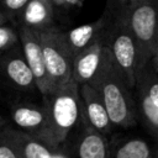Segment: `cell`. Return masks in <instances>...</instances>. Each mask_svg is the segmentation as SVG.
<instances>
[{
  "instance_id": "obj_1",
  "label": "cell",
  "mask_w": 158,
  "mask_h": 158,
  "mask_svg": "<svg viewBox=\"0 0 158 158\" xmlns=\"http://www.w3.org/2000/svg\"><path fill=\"white\" fill-rule=\"evenodd\" d=\"M89 85L100 93L114 127L128 128L136 125L138 118L136 99L112 57Z\"/></svg>"
},
{
  "instance_id": "obj_2",
  "label": "cell",
  "mask_w": 158,
  "mask_h": 158,
  "mask_svg": "<svg viewBox=\"0 0 158 158\" xmlns=\"http://www.w3.org/2000/svg\"><path fill=\"white\" fill-rule=\"evenodd\" d=\"M43 100L48 117L44 142L58 149L81 118L79 85L72 79L65 86L43 96Z\"/></svg>"
},
{
  "instance_id": "obj_3",
  "label": "cell",
  "mask_w": 158,
  "mask_h": 158,
  "mask_svg": "<svg viewBox=\"0 0 158 158\" xmlns=\"http://www.w3.org/2000/svg\"><path fill=\"white\" fill-rule=\"evenodd\" d=\"M112 10V21L106 36V46L109 47L115 64L122 73L128 86L133 90L136 86L137 74L139 72L138 49L133 35L127 25L122 6L116 2Z\"/></svg>"
},
{
  "instance_id": "obj_4",
  "label": "cell",
  "mask_w": 158,
  "mask_h": 158,
  "mask_svg": "<svg viewBox=\"0 0 158 158\" xmlns=\"http://www.w3.org/2000/svg\"><path fill=\"white\" fill-rule=\"evenodd\" d=\"M122 9L137 44L141 70L156 54L158 36V0H141L122 6Z\"/></svg>"
},
{
  "instance_id": "obj_5",
  "label": "cell",
  "mask_w": 158,
  "mask_h": 158,
  "mask_svg": "<svg viewBox=\"0 0 158 158\" xmlns=\"http://www.w3.org/2000/svg\"><path fill=\"white\" fill-rule=\"evenodd\" d=\"M43 59L49 79V93L65 86L73 79L74 54L67 44L63 31L56 25L40 31Z\"/></svg>"
},
{
  "instance_id": "obj_6",
  "label": "cell",
  "mask_w": 158,
  "mask_h": 158,
  "mask_svg": "<svg viewBox=\"0 0 158 158\" xmlns=\"http://www.w3.org/2000/svg\"><path fill=\"white\" fill-rule=\"evenodd\" d=\"M107 36V35H106ZM112 54L106 46V37L79 52L73 60V80L78 84H91L101 73Z\"/></svg>"
},
{
  "instance_id": "obj_7",
  "label": "cell",
  "mask_w": 158,
  "mask_h": 158,
  "mask_svg": "<svg viewBox=\"0 0 158 158\" xmlns=\"http://www.w3.org/2000/svg\"><path fill=\"white\" fill-rule=\"evenodd\" d=\"M19 38H20V46H21L23 57L33 73L37 91L42 96H46L49 94L51 88H49L48 74H47L46 65H44L40 32L20 26Z\"/></svg>"
},
{
  "instance_id": "obj_8",
  "label": "cell",
  "mask_w": 158,
  "mask_h": 158,
  "mask_svg": "<svg viewBox=\"0 0 158 158\" xmlns=\"http://www.w3.org/2000/svg\"><path fill=\"white\" fill-rule=\"evenodd\" d=\"M81 121L94 130L107 135L112 130V122L100 93L89 84L79 85Z\"/></svg>"
},
{
  "instance_id": "obj_9",
  "label": "cell",
  "mask_w": 158,
  "mask_h": 158,
  "mask_svg": "<svg viewBox=\"0 0 158 158\" xmlns=\"http://www.w3.org/2000/svg\"><path fill=\"white\" fill-rule=\"evenodd\" d=\"M112 14H114L112 10L107 7V10L102 14L100 19L81 25L79 27L72 28L69 31H63L64 40L69 46L70 51L73 52L74 57L79 52L84 51L85 48L98 42L99 40L106 37L112 21Z\"/></svg>"
},
{
  "instance_id": "obj_10",
  "label": "cell",
  "mask_w": 158,
  "mask_h": 158,
  "mask_svg": "<svg viewBox=\"0 0 158 158\" xmlns=\"http://www.w3.org/2000/svg\"><path fill=\"white\" fill-rule=\"evenodd\" d=\"M0 68L6 79L16 88L22 90H37L33 73L23 57L20 43L14 48L2 52L0 59Z\"/></svg>"
},
{
  "instance_id": "obj_11",
  "label": "cell",
  "mask_w": 158,
  "mask_h": 158,
  "mask_svg": "<svg viewBox=\"0 0 158 158\" xmlns=\"http://www.w3.org/2000/svg\"><path fill=\"white\" fill-rule=\"evenodd\" d=\"M11 118L19 130L44 141L48 123L44 104L37 105L31 102H19L11 109Z\"/></svg>"
},
{
  "instance_id": "obj_12",
  "label": "cell",
  "mask_w": 158,
  "mask_h": 158,
  "mask_svg": "<svg viewBox=\"0 0 158 158\" xmlns=\"http://www.w3.org/2000/svg\"><path fill=\"white\" fill-rule=\"evenodd\" d=\"M2 132L15 146L21 158H53L57 151L41 138L21 130L5 128Z\"/></svg>"
},
{
  "instance_id": "obj_13",
  "label": "cell",
  "mask_w": 158,
  "mask_h": 158,
  "mask_svg": "<svg viewBox=\"0 0 158 158\" xmlns=\"http://www.w3.org/2000/svg\"><path fill=\"white\" fill-rule=\"evenodd\" d=\"M54 2L52 0H30L19 16L20 26L43 31L54 25Z\"/></svg>"
},
{
  "instance_id": "obj_14",
  "label": "cell",
  "mask_w": 158,
  "mask_h": 158,
  "mask_svg": "<svg viewBox=\"0 0 158 158\" xmlns=\"http://www.w3.org/2000/svg\"><path fill=\"white\" fill-rule=\"evenodd\" d=\"M77 153L79 158H111V148L106 135L84 123L78 137Z\"/></svg>"
},
{
  "instance_id": "obj_15",
  "label": "cell",
  "mask_w": 158,
  "mask_h": 158,
  "mask_svg": "<svg viewBox=\"0 0 158 158\" xmlns=\"http://www.w3.org/2000/svg\"><path fill=\"white\" fill-rule=\"evenodd\" d=\"M136 89V107L137 116L142 120L146 128L156 138L158 136V106L139 89Z\"/></svg>"
},
{
  "instance_id": "obj_16",
  "label": "cell",
  "mask_w": 158,
  "mask_h": 158,
  "mask_svg": "<svg viewBox=\"0 0 158 158\" xmlns=\"http://www.w3.org/2000/svg\"><path fill=\"white\" fill-rule=\"evenodd\" d=\"M111 158H154V151L141 138H128L111 151Z\"/></svg>"
},
{
  "instance_id": "obj_17",
  "label": "cell",
  "mask_w": 158,
  "mask_h": 158,
  "mask_svg": "<svg viewBox=\"0 0 158 158\" xmlns=\"http://www.w3.org/2000/svg\"><path fill=\"white\" fill-rule=\"evenodd\" d=\"M135 88L142 90L158 106V77L149 63L138 72Z\"/></svg>"
},
{
  "instance_id": "obj_18",
  "label": "cell",
  "mask_w": 158,
  "mask_h": 158,
  "mask_svg": "<svg viewBox=\"0 0 158 158\" xmlns=\"http://www.w3.org/2000/svg\"><path fill=\"white\" fill-rule=\"evenodd\" d=\"M19 43V31H15L9 25H0V52L9 51Z\"/></svg>"
},
{
  "instance_id": "obj_19",
  "label": "cell",
  "mask_w": 158,
  "mask_h": 158,
  "mask_svg": "<svg viewBox=\"0 0 158 158\" xmlns=\"http://www.w3.org/2000/svg\"><path fill=\"white\" fill-rule=\"evenodd\" d=\"M30 0H0V9L11 19L19 17Z\"/></svg>"
},
{
  "instance_id": "obj_20",
  "label": "cell",
  "mask_w": 158,
  "mask_h": 158,
  "mask_svg": "<svg viewBox=\"0 0 158 158\" xmlns=\"http://www.w3.org/2000/svg\"><path fill=\"white\" fill-rule=\"evenodd\" d=\"M0 158H21L15 146L0 130Z\"/></svg>"
},
{
  "instance_id": "obj_21",
  "label": "cell",
  "mask_w": 158,
  "mask_h": 158,
  "mask_svg": "<svg viewBox=\"0 0 158 158\" xmlns=\"http://www.w3.org/2000/svg\"><path fill=\"white\" fill-rule=\"evenodd\" d=\"M148 63L152 65L153 70L156 72V74H157V77H158V57H157V56H153L152 59H151Z\"/></svg>"
},
{
  "instance_id": "obj_22",
  "label": "cell",
  "mask_w": 158,
  "mask_h": 158,
  "mask_svg": "<svg viewBox=\"0 0 158 158\" xmlns=\"http://www.w3.org/2000/svg\"><path fill=\"white\" fill-rule=\"evenodd\" d=\"M9 21H10V17L0 9V25H7Z\"/></svg>"
},
{
  "instance_id": "obj_23",
  "label": "cell",
  "mask_w": 158,
  "mask_h": 158,
  "mask_svg": "<svg viewBox=\"0 0 158 158\" xmlns=\"http://www.w3.org/2000/svg\"><path fill=\"white\" fill-rule=\"evenodd\" d=\"M137 1H141V0H115V2H117V4L121 5V6H127V5L135 4V2H137Z\"/></svg>"
},
{
  "instance_id": "obj_24",
  "label": "cell",
  "mask_w": 158,
  "mask_h": 158,
  "mask_svg": "<svg viewBox=\"0 0 158 158\" xmlns=\"http://www.w3.org/2000/svg\"><path fill=\"white\" fill-rule=\"evenodd\" d=\"M81 0H65V7H73L80 5Z\"/></svg>"
},
{
  "instance_id": "obj_25",
  "label": "cell",
  "mask_w": 158,
  "mask_h": 158,
  "mask_svg": "<svg viewBox=\"0 0 158 158\" xmlns=\"http://www.w3.org/2000/svg\"><path fill=\"white\" fill-rule=\"evenodd\" d=\"M54 2V6H60V7H65V0H52Z\"/></svg>"
},
{
  "instance_id": "obj_26",
  "label": "cell",
  "mask_w": 158,
  "mask_h": 158,
  "mask_svg": "<svg viewBox=\"0 0 158 158\" xmlns=\"http://www.w3.org/2000/svg\"><path fill=\"white\" fill-rule=\"evenodd\" d=\"M4 125H5V120H4V117L0 115V130L4 127Z\"/></svg>"
},
{
  "instance_id": "obj_27",
  "label": "cell",
  "mask_w": 158,
  "mask_h": 158,
  "mask_svg": "<svg viewBox=\"0 0 158 158\" xmlns=\"http://www.w3.org/2000/svg\"><path fill=\"white\" fill-rule=\"evenodd\" d=\"M154 56L158 57V36H157V44H156V54Z\"/></svg>"
},
{
  "instance_id": "obj_28",
  "label": "cell",
  "mask_w": 158,
  "mask_h": 158,
  "mask_svg": "<svg viewBox=\"0 0 158 158\" xmlns=\"http://www.w3.org/2000/svg\"><path fill=\"white\" fill-rule=\"evenodd\" d=\"M154 158H158V147H157L156 151H154Z\"/></svg>"
},
{
  "instance_id": "obj_29",
  "label": "cell",
  "mask_w": 158,
  "mask_h": 158,
  "mask_svg": "<svg viewBox=\"0 0 158 158\" xmlns=\"http://www.w3.org/2000/svg\"><path fill=\"white\" fill-rule=\"evenodd\" d=\"M1 54H2V52H0V59H1Z\"/></svg>"
},
{
  "instance_id": "obj_30",
  "label": "cell",
  "mask_w": 158,
  "mask_h": 158,
  "mask_svg": "<svg viewBox=\"0 0 158 158\" xmlns=\"http://www.w3.org/2000/svg\"><path fill=\"white\" fill-rule=\"evenodd\" d=\"M156 139H157V141H158V136H157V137H156Z\"/></svg>"
}]
</instances>
